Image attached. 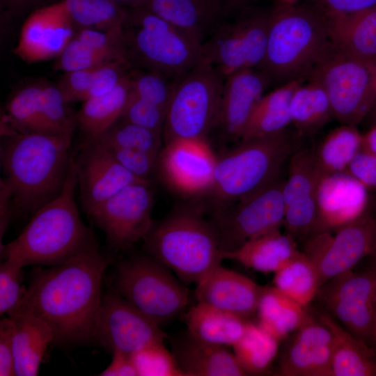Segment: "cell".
Instances as JSON below:
<instances>
[{"label": "cell", "instance_id": "obj_21", "mask_svg": "<svg viewBox=\"0 0 376 376\" xmlns=\"http://www.w3.org/2000/svg\"><path fill=\"white\" fill-rule=\"evenodd\" d=\"M332 335L308 313L282 352L279 373L283 376H332Z\"/></svg>", "mask_w": 376, "mask_h": 376}, {"label": "cell", "instance_id": "obj_60", "mask_svg": "<svg viewBox=\"0 0 376 376\" xmlns=\"http://www.w3.org/2000/svg\"><path fill=\"white\" fill-rule=\"evenodd\" d=\"M38 1V0H1V3L8 10L19 11Z\"/></svg>", "mask_w": 376, "mask_h": 376}, {"label": "cell", "instance_id": "obj_25", "mask_svg": "<svg viewBox=\"0 0 376 376\" xmlns=\"http://www.w3.org/2000/svg\"><path fill=\"white\" fill-rule=\"evenodd\" d=\"M172 353L185 376H244L233 352L226 347L186 334L172 342Z\"/></svg>", "mask_w": 376, "mask_h": 376}, {"label": "cell", "instance_id": "obj_64", "mask_svg": "<svg viewBox=\"0 0 376 376\" xmlns=\"http://www.w3.org/2000/svg\"><path fill=\"white\" fill-rule=\"evenodd\" d=\"M372 204L376 207V199L373 201V199L370 198Z\"/></svg>", "mask_w": 376, "mask_h": 376}, {"label": "cell", "instance_id": "obj_55", "mask_svg": "<svg viewBox=\"0 0 376 376\" xmlns=\"http://www.w3.org/2000/svg\"><path fill=\"white\" fill-rule=\"evenodd\" d=\"M74 24L80 29H93L91 0H63Z\"/></svg>", "mask_w": 376, "mask_h": 376}, {"label": "cell", "instance_id": "obj_12", "mask_svg": "<svg viewBox=\"0 0 376 376\" xmlns=\"http://www.w3.org/2000/svg\"><path fill=\"white\" fill-rule=\"evenodd\" d=\"M285 179L280 175L255 193L214 210L212 222L219 233L222 251L234 250L251 240L280 230L285 215Z\"/></svg>", "mask_w": 376, "mask_h": 376}, {"label": "cell", "instance_id": "obj_11", "mask_svg": "<svg viewBox=\"0 0 376 376\" xmlns=\"http://www.w3.org/2000/svg\"><path fill=\"white\" fill-rule=\"evenodd\" d=\"M269 14L252 6L224 18L203 43V59L224 79L242 70L261 68Z\"/></svg>", "mask_w": 376, "mask_h": 376}, {"label": "cell", "instance_id": "obj_35", "mask_svg": "<svg viewBox=\"0 0 376 376\" xmlns=\"http://www.w3.org/2000/svg\"><path fill=\"white\" fill-rule=\"evenodd\" d=\"M291 124L300 136L316 134L333 120L328 97L315 81L307 79L294 91L290 101Z\"/></svg>", "mask_w": 376, "mask_h": 376}, {"label": "cell", "instance_id": "obj_26", "mask_svg": "<svg viewBox=\"0 0 376 376\" xmlns=\"http://www.w3.org/2000/svg\"><path fill=\"white\" fill-rule=\"evenodd\" d=\"M288 177L283 196L288 212H315L317 190L324 176L314 155L313 148H295L288 159Z\"/></svg>", "mask_w": 376, "mask_h": 376}, {"label": "cell", "instance_id": "obj_38", "mask_svg": "<svg viewBox=\"0 0 376 376\" xmlns=\"http://www.w3.org/2000/svg\"><path fill=\"white\" fill-rule=\"evenodd\" d=\"M273 281L277 289L306 308L320 287L315 266L301 251L274 273Z\"/></svg>", "mask_w": 376, "mask_h": 376}, {"label": "cell", "instance_id": "obj_24", "mask_svg": "<svg viewBox=\"0 0 376 376\" xmlns=\"http://www.w3.org/2000/svg\"><path fill=\"white\" fill-rule=\"evenodd\" d=\"M139 6L181 29L201 46L225 18L221 0H143Z\"/></svg>", "mask_w": 376, "mask_h": 376}, {"label": "cell", "instance_id": "obj_62", "mask_svg": "<svg viewBox=\"0 0 376 376\" xmlns=\"http://www.w3.org/2000/svg\"><path fill=\"white\" fill-rule=\"evenodd\" d=\"M370 258L371 259L370 267L373 269L375 273V276H376V253L370 256ZM373 348L376 352V311H375V332Z\"/></svg>", "mask_w": 376, "mask_h": 376}, {"label": "cell", "instance_id": "obj_51", "mask_svg": "<svg viewBox=\"0 0 376 376\" xmlns=\"http://www.w3.org/2000/svg\"><path fill=\"white\" fill-rule=\"evenodd\" d=\"M99 65L64 73L57 87L68 103L84 100L95 71Z\"/></svg>", "mask_w": 376, "mask_h": 376}, {"label": "cell", "instance_id": "obj_16", "mask_svg": "<svg viewBox=\"0 0 376 376\" xmlns=\"http://www.w3.org/2000/svg\"><path fill=\"white\" fill-rule=\"evenodd\" d=\"M167 338L158 324L116 292L102 297L93 339L111 353L132 354Z\"/></svg>", "mask_w": 376, "mask_h": 376}, {"label": "cell", "instance_id": "obj_19", "mask_svg": "<svg viewBox=\"0 0 376 376\" xmlns=\"http://www.w3.org/2000/svg\"><path fill=\"white\" fill-rule=\"evenodd\" d=\"M63 0L34 10L24 22L13 53L27 63L57 57L73 36Z\"/></svg>", "mask_w": 376, "mask_h": 376}, {"label": "cell", "instance_id": "obj_43", "mask_svg": "<svg viewBox=\"0 0 376 376\" xmlns=\"http://www.w3.org/2000/svg\"><path fill=\"white\" fill-rule=\"evenodd\" d=\"M137 376H185L171 351L163 342L146 346L131 354Z\"/></svg>", "mask_w": 376, "mask_h": 376}, {"label": "cell", "instance_id": "obj_28", "mask_svg": "<svg viewBox=\"0 0 376 376\" xmlns=\"http://www.w3.org/2000/svg\"><path fill=\"white\" fill-rule=\"evenodd\" d=\"M326 19L334 46L376 66V6L350 17Z\"/></svg>", "mask_w": 376, "mask_h": 376}, {"label": "cell", "instance_id": "obj_9", "mask_svg": "<svg viewBox=\"0 0 376 376\" xmlns=\"http://www.w3.org/2000/svg\"><path fill=\"white\" fill-rule=\"evenodd\" d=\"M224 81L203 59L176 81L163 129L165 143L207 139L216 123Z\"/></svg>", "mask_w": 376, "mask_h": 376}, {"label": "cell", "instance_id": "obj_52", "mask_svg": "<svg viewBox=\"0 0 376 376\" xmlns=\"http://www.w3.org/2000/svg\"><path fill=\"white\" fill-rule=\"evenodd\" d=\"M327 18L350 17L376 6V0H311Z\"/></svg>", "mask_w": 376, "mask_h": 376}, {"label": "cell", "instance_id": "obj_18", "mask_svg": "<svg viewBox=\"0 0 376 376\" xmlns=\"http://www.w3.org/2000/svg\"><path fill=\"white\" fill-rule=\"evenodd\" d=\"M73 162L80 201L86 212L127 185L151 182L125 169L97 139L84 141L77 155H73Z\"/></svg>", "mask_w": 376, "mask_h": 376}, {"label": "cell", "instance_id": "obj_58", "mask_svg": "<svg viewBox=\"0 0 376 376\" xmlns=\"http://www.w3.org/2000/svg\"><path fill=\"white\" fill-rule=\"evenodd\" d=\"M257 0H221L225 18L232 17L241 11L254 6V3Z\"/></svg>", "mask_w": 376, "mask_h": 376}, {"label": "cell", "instance_id": "obj_50", "mask_svg": "<svg viewBox=\"0 0 376 376\" xmlns=\"http://www.w3.org/2000/svg\"><path fill=\"white\" fill-rule=\"evenodd\" d=\"M93 29L109 31L123 27L127 17L121 6L111 0H91Z\"/></svg>", "mask_w": 376, "mask_h": 376}, {"label": "cell", "instance_id": "obj_53", "mask_svg": "<svg viewBox=\"0 0 376 376\" xmlns=\"http://www.w3.org/2000/svg\"><path fill=\"white\" fill-rule=\"evenodd\" d=\"M345 172L368 191L376 189V155L361 149L348 164Z\"/></svg>", "mask_w": 376, "mask_h": 376}, {"label": "cell", "instance_id": "obj_6", "mask_svg": "<svg viewBox=\"0 0 376 376\" xmlns=\"http://www.w3.org/2000/svg\"><path fill=\"white\" fill-rule=\"evenodd\" d=\"M298 135L286 129L274 134L241 139L217 158L208 191L217 204L227 207L263 188L279 177L298 146Z\"/></svg>", "mask_w": 376, "mask_h": 376}, {"label": "cell", "instance_id": "obj_4", "mask_svg": "<svg viewBox=\"0 0 376 376\" xmlns=\"http://www.w3.org/2000/svg\"><path fill=\"white\" fill-rule=\"evenodd\" d=\"M331 45L326 17L317 8L278 3L270 10L261 69L277 86L306 80Z\"/></svg>", "mask_w": 376, "mask_h": 376}, {"label": "cell", "instance_id": "obj_39", "mask_svg": "<svg viewBox=\"0 0 376 376\" xmlns=\"http://www.w3.org/2000/svg\"><path fill=\"white\" fill-rule=\"evenodd\" d=\"M42 86H25L8 100L3 120L15 132L48 134L41 110Z\"/></svg>", "mask_w": 376, "mask_h": 376}, {"label": "cell", "instance_id": "obj_7", "mask_svg": "<svg viewBox=\"0 0 376 376\" xmlns=\"http://www.w3.org/2000/svg\"><path fill=\"white\" fill-rule=\"evenodd\" d=\"M123 30L126 59L132 68L175 81L203 60L200 44L141 6L127 12Z\"/></svg>", "mask_w": 376, "mask_h": 376}, {"label": "cell", "instance_id": "obj_10", "mask_svg": "<svg viewBox=\"0 0 376 376\" xmlns=\"http://www.w3.org/2000/svg\"><path fill=\"white\" fill-rule=\"evenodd\" d=\"M170 270L152 256L121 261L114 279L116 292L161 325L183 312L189 300L187 289Z\"/></svg>", "mask_w": 376, "mask_h": 376}, {"label": "cell", "instance_id": "obj_3", "mask_svg": "<svg viewBox=\"0 0 376 376\" xmlns=\"http://www.w3.org/2000/svg\"><path fill=\"white\" fill-rule=\"evenodd\" d=\"M77 185L72 154L68 178L61 194L38 210L19 236L0 245L3 260L11 258L24 267H52L98 248L91 231L81 221L75 201Z\"/></svg>", "mask_w": 376, "mask_h": 376}, {"label": "cell", "instance_id": "obj_15", "mask_svg": "<svg viewBox=\"0 0 376 376\" xmlns=\"http://www.w3.org/2000/svg\"><path fill=\"white\" fill-rule=\"evenodd\" d=\"M150 185H127L86 212L91 221L104 233L113 249L130 248L151 228L153 194Z\"/></svg>", "mask_w": 376, "mask_h": 376}, {"label": "cell", "instance_id": "obj_47", "mask_svg": "<svg viewBox=\"0 0 376 376\" xmlns=\"http://www.w3.org/2000/svg\"><path fill=\"white\" fill-rule=\"evenodd\" d=\"M75 36L94 50L112 53L127 61L123 27L109 31L84 28Z\"/></svg>", "mask_w": 376, "mask_h": 376}, {"label": "cell", "instance_id": "obj_46", "mask_svg": "<svg viewBox=\"0 0 376 376\" xmlns=\"http://www.w3.org/2000/svg\"><path fill=\"white\" fill-rule=\"evenodd\" d=\"M166 115L165 110L139 97L130 90L120 118L162 134Z\"/></svg>", "mask_w": 376, "mask_h": 376}, {"label": "cell", "instance_id": "obj_36", "mask_svg": "<svg viewBox=\"0 0 376 376\" xmlns=\"http://www.w3.org/2000/svg\"><path fill=\"white\" fill-rule=\"evenodd\" d=\"M279 342L258 322L248 320L243 335L233 346V353L246 375H261L276 358Z\"/></svg>", "mask_w": 376, "mask_h": 376}, {"label": "cell", "instance_id": "obj_14", "mask_svg": "<svg viewBox=\"0 0 376 376\" xmlns=\"http://www.w3.org/2000/svg\"><path fill=\"white\" fill-rule=\"evenodd\" d=\"M335 232L311 236L302 251L315 266L320 286L376 253V207L369 202L363 214Z\"/></svg>", "mask_w": 376, "mask_h": 376}, {"label": "cell", "instance_id": "obj_56", "mask_svg": "<svg viewBox=\"0 0 376 376\" xmlns=\"http://www.w3.org/2000/svg\"><path fill=\"white\" fill-rule=\"evenodd\" d=\"M15 217L11 189L3 178L0 179V245L8 226Z\"/></svg>", "mask_w": 376, "mask_h": 376}, {"label": "cell", "instance_id": "obj_61", "mask_svg": "<svg viewBox=\"0 0 376 376\" xmlns=\"http://www.w3.org/2000/svg\"><path fill=\"white\" fill-rule=\"evenodd\" d=\"M120 5L127 4L132 7L139 6L143 0H111Z\"/></svg>", "mask_w": 376, "mask_h": 376}, {"label": "cell", "instance_id": "obj_41", "mask_svg": "<svg viewBox=\"0 0 376 376\" xmlns=\"http://www.w3.org/2000/svg\"><path fill=\"white\" fill-rule=\"evenodd\" d=\"M40 104L47 133L72 140L77 127L76 113L68 107L57 86H42Z\"/></svg>", "mask_w": 376, "mask_h": 376}, {"label": "cell", "instance_id": "obj_2", "mask_svg": "<svg viewBox=\"0 0 376 376\" xmlns=\"http://www.w3.org/2000/svg\"><path fill=\"white\" fill-rule=\"evenodd\" d=\"M71 139L44 133L1 136L0 162L11 189L14 215L31 217L62 192Z\"/></svg>", "mask_w": 376, "mask_h": 376}, {"label": "cell", "instance_id": "obj_40", "mask_svg": "<svg viewBox=\"0 0 376 376\" xmlns=\"http://www.w3.org/2000/svg\"><path fill=\"white\" fill-rule=\"evenodd\" d=\"M97 139L105 146L139 150L159 155L162 134L119 118Z\"/></svg>", "mask_w": 376, "mask_h": 376}, {"label": "cell", "instance_id": "obj_48", "mask_svg": "<svg viewBox=\"0 0 376 376\" xmlns=\"http://www.w3.org/2000/svg\"><path fill=\"white\" fill-rule=\"evenodd\" d=\"M131 68L125 60H116L100 65L95 71L84 100L112 91L129 74Z\"/></svg>", "mask_w": 376, "mask_h": 376}, {"label": "cell", "instance_id": "obj_34", "mask_svg": "<svg viewBox=\"0 0 376 376\" xmlns=\"http://www.w3.org/2000/svg\"><path fill=\"white\" fill-rule=\"evenodd\" d=\"M256 313L258 323L279 341L295 332L309 313L275 286L262 287Z\"/></svg>", "mask_w": 376, "mask_h": 376}, {"label": "cell", "instance_id": "obj_23", "mask_svg": "<svg viewBox=\"0 0 376 376\" xmlns=\"http://www.w3.org/2000/svg\"><path fill=\"white\" fill-rule=\"evenodd\" d=\"M262 287L219 264L196 283L195 296L199 302L247 320L256 312Z\"/></svg>", "mask_w": 376, "mask_h": 376}, {"label": "cell", "instance_id": "obj_8", "mask_svg": "<svg viewBox=\"0 0 376 376\" xmlns=\"http://www.w3.org/2000/svg\"><path fill=\"white\" fill-rule=\"evenodd\" d=\"M308 79L324 88L333 120L340 125L357 126L376 103V66L344 53L333 44Z\"/></svg>", "mask_w": 376, "mask_h": 376}, {"label": "cell", "instance_id": "obj_22", "mask_svg": "<svg viewBox=\"0 0 376 376\" xmlns=\"http://www.w3.org/2000/svg\"><path fill=\"white\" fill-rule=\"evenodd\" d=\"M369 202L368 190L345 171L324 175L317 190L316 234L336 231L357 219Z\"/></svg>", "mask_w": 376, "mask_h": 376}, {"label": "cell", "instance_id": "obj_33", "mask_svg": "<svg viewBox=\"0 0 376 376\" xmlns=\"http://www.w3.org/2000/svg\"><path fill=\"white\" fill-rule=\"evenodd\" d=\"M130 93L128 74L110 92L83 101L76 113V122L84 136V141L97 138L121 117Z\"/></svg>", "mask_w": 376, "mask_h": 376}, {"label": "cell", "instance_id": "obj_13", "mask_svg": "<svg viewBox=\"0 0 376 376\" xmlns=\"http://www.w3.org/2000/svg\"><path fill=\"white\" fill-rule=\"evenodd\" d=\"M315 297L345 329L373 348L376 276L371 267L334 276L319 288Z\"/></svg>", "mask_w": 376, "mask_h": 376}, {"label": "cell", "instance_id": "obj_32", "mask_svg": "<svg viewBox=\"0 0 376 376\" xmlns=\"http://www.w3.org/2000/svg\"><path fill=\"white\" fill-rule=\"evenodd\" d=\"M305 81H289L264 95L253 109L241 139L268 136L288 129L291 125V96L297 86Z\"/></svg>", "mask_w": 376, "mask_h": 376}, {"label": "cell", "instance_id": "obj_49", "mask_svg": "<svg viewBox=\"0 0 376 376\" xmlns=\"http://www.w3.org/2000/svg\"><path fill=\"white\" fill-rule=\"evenodd\" d=\"M105 147L116 160L134 175L152 182L151 178L156 173L159 155L113 146Z\"/></svg>", "mask_w": 376, "mask_h": 376}, {"label": "cell", "instance_id": "obj_17", "mask_svg": "<svg viewBox=\"0 0 376 376\" xmlns=\"http://www.w3.org/2000/svg\"><path fill=\"white\" fill-rule=\"evenodd\" d=\"M217 158L207 139H180L165 143L156 173L170 188L185 196L208 193Z\"/></svg>", "mask_w": 376, "mask_h": 376}, {"label": "cell", "instance_id": "obj_54", "mask_svg": "<svg viewBox=\"0 0 376 376\" xmlns=\"http://www.w3.org/2000/svg\"><path fill=\"white\" fill-rule=\"evenodd\" d=\"M13 322L4 318L0 322V375H15L13 355Z\"/></svg>", "mask_w": 376, "mask_h": 376}, {"label": "cell", "instance_id": "obj_57", "mask_svg": "<svg viewBox=\"0 0 376 376\" xmlns=\"http://www.w3.org/2000/svg\"><path fill=\"white\" fill-rule=\"evenodd\" d=\"M99 375L100 376H136V370L131 354L114 351L110 364Z\"/></svg>", "mask_w": 376, "mask_h": 376}, {"label": "cell", "instance_id": "obj_27", "mask_svg": "<svg viewBox=\"0 0 376 376\" xmlns=\"http://www.w3.org/2000/svg\"><path fill=\"white\" fill-rule=\"evenodd\" d=\"M318 319L332 335V376H376V352L356 338L326 311Z\"/></svg>", "mask_w": 376, "mask_h": 376}, {"label": "cell", "instance_id": "obj_42", "mask_svg": "<svg viewBox=\"0 0 376 376\" xmlns=\"http://www.w3.org/2000/svg\"><path fill=\"white\" fill-rule=\"evenodd\" d=\"M129 77L132 93L167 112L177 80L138 68H131Z\"/></svg>", "mask_w": 376, "mask_h": 376}, {"label": "cell", "instance_id": "obj_44", "mask_svg": "<svg viewBox=\"0 0 376 376\" xmlns=\"http://www.w3.org/2000/svg\"><path fill=\"white\" fill-rule=\"evenodd\" d=\"M56 58L54 69L64 72L90 68L116 60H125L112 53L94 50L75 36Z\"/></svg>", "mask_w": 376, "mask_h": 376}, {"label": "cell", "instance_id": "obj_59", "mask_svg": "<svg viewBox=\"0 0 376 376\" xmlns=\"http://www.w3.org/2000/svg\"><path fill=\"white\" fill-rule=\"evenodd\" d=\"M361 149L376 155V125L362 134Z\"/></svg>", "mask_w": 376, "mask_h": 376}, {"label": "cell", "instance_id": "obj_45", "mask_svg": "<svg viewBox=\"0 0 376 376\" xmlns=\"http://www.w3.org/2000/svg\"><path fill=\"white\" fill-rule=\"evenodd\" d=\"M23 265L17 260L8 258L0 265V314L13 315L26 290L22 285Z\"/></svg>", "mask_w": 376, "mask_h": 376}, {"label": "cell", "instance_id": "obj_37", "mask_svg": "<svg viewBox=\"0 0 376 376\" xmlns=\"http://www.w3.org/2000/svg\"><path fill=\"white\" fill-rule=\"evenodd\" d=\"M362 134L357 126L341 125L331 130L313 148L316 161L324 175L344 172L361 149Z\"/></svg>", "mask_w": 376, "mask_h": 376}, {"label": "cell", "instance_id": "obj_31", "mask_svg": "<svg viewBox=\"0 0 376 376\" xmlns=\"http://www.w3.org/2000/svg\"><path fill=\"white\" fill-rule=\"evenodd\" d=\"M187 331L201 340L233 347L243 335L248 320L199 302L183 316Z\"/></svg>", "mask_w": 376, "mask_h": 376}, {"label": "cell", "instance_id": "obj_30", "mask_svg": "<svg viewBox=\"0 0 376 376\" xmlns=\"http://www.w3.org/2000/svg\"><path fill=\"white\" fill-rule=\"evenodd\" d=\"M13 322V355L15 375L35 376L47 346L54 341L49 327L29 314H17Z\"/></svg>", "mask_w": 376, "mask_h": 376}, {"label": "cell", "instance_id": "obj_20", "mask_svg": "<svg viewBox=\"0 0 376 376\" xmlns=\"http://www.w3.org/2000/svg\"><path fill=\"white\" fill-rule=\"evenodd\" d=\"M271 85V77L261 68L242 70L224 79L213 130L226 139L239 141L253 109Z\"/></svg>", "mask_w": 376, "mask_h": 376}, {"label": "cell", "instance_id": "obj_63", "mask_svg": "<svg viewBox=\"0 0 376 376\" xmlns=\"http://www.w3.org/2000/svg\"><path fill=\"white\" fill-rule=\"evenodd\" d=\"M298 0H278V3L285 5H295Z\"/></svg>", "mask_w": 376, "mask_h": 376}, {"label": "cell", "instance_id": "obj_1", "mask_svg": "<svg viewBox=\"0 0 376 376\" xmlns=\"http://www.w3.org/2000/svg\"><path fill=\"white\" fill-rule=\"evenodd\" d=\"M109 263L97 248L61 265L34 268L13 316L29 314L42 320L51 329L56 344L93 340Z\"/></svg>", "mask_w": 376, "mask_h": 376}, {"label": "cell", "instance_id": "obj_5", "mask_svg": "<svg viewBox=\"0 0 376 376\" xmlns=\"http://www.w3.org/2000/svg\"><path fill=\"white\" fill-rule=\"evenodd\" d=\"M143 240L151 256L187 284H196L223 260L219 233L198 209H180L153 222Z\"/></svg>", "mask_w": 376, "mask_h": 376}, {"label": "cell", "instance_id": "obj_29", "mask_svg": "<svg viewBox=\"0 0 376 376\" xmlns=\"http://www.w3.org/2000/svg\"><path fill=\"white\" fill-rule=\"evenodd\" d=\"M299 251L291 236L276 230L251 240L234 250L222 251L221 257L262 273H275Z\"/></svg>", "mask_w": 376, "mask_h": 376}]
</instances>
